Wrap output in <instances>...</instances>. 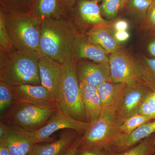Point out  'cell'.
I'll list each match as a JSON object with an SVG mask.
<instances>
[{
	"label": "cell",
	"mask_w": 155,
	"mask_h": 155,
	"mask_svg": "<svg viewBox=\"0 0 155 155\" xmlns=\"http://www.w3.org/2000/svg\"><path fill=\"white\" fill-rule=\"evenodd\" d=\"M38 52L16 51L8 53L0 51V81L11 86L22 84L41 85Z\"/></svg>",
	"instance_id": "obj_1"
},
{
	"label": "cell",
	"mask_w": 155,
	"mask_h": 155,
	"mask_svg": "<svg viewBox=\"0 0 155 155\" xmlns=\"http://www.w3.org/2000/svg\"><path fill=\"white\" fill-rule=\"evenodd\" d=\"M76 30L69 19H48L43 21L38 53L63 64L70 54Z\"/></svg>",
	"instance_id": "obj_2"
},
{
	"label": "cell",
	"mask_w": 155,
	"mask_h": 155,
	"mask_svg": "<svg viewBox=\"0 0 155 155\" xmlns=\"http://www.w3.org/2000/svg\"><path fill=\"white\" fill-rule=\"evenodd\" d=\"M9 37L17 51L38 52L41 23L31 12L0 8Z\"/></svg>",
	"instance_id": "obj_3"
},
{
	"label": "cell",
	"mask_w": 155,
	"mask_h": 155,
	"mask_svg": "<svg viewBox=\"0 0 155 155\" xmlns=\"http://www.w3.org/2000/svg\"><path fill=\"white\" fill-rule=\"evenodd\" d=\"M63 64V77L57 99V110L73 119L87 122L75 61L70 54Z\"/></svg>",
	"instance_id": "obj_4"
},
{
	"label": "cell",
	"mask_w": 155,
	"mask_h": 155,
	"mask_svg": "<svg viewBox=\"0 0 155 155\" xmlns=\"http://www.w3.org/2000/svg\"><path fill=\"white\" fill-rule=\"evenodd\" d=\"M57 110L55 106L35 105L17 102L1 116V121L14 128L33 131L45 125Z\"/></svg>",
	"instance_id": "obj_5"
},
{
	"label": "cell",
	"mask_w": 155,
	"mask_h": 155,
	"mask_svg": "<svg viewBox=\"0 0 155 155\" xmlns=\"http://www.w3.org/2000/svg\"><path fill=\"white\" fill-rule=\"evenodd\" d=\"M119 105L102 109L98 118L91 122L86 131L81 135L79 147H104L114 139L120 132L115 119Z\"/></svg>",
	"instance_id": "obj_6"
},
{
	"label": "cell",
	"mask_w": 155,
	"mask_h": 155,
	"mask_svg": "<svg viewBox=\"0 0 155 155\" xmlns=\"http://www.w3.org/2000/svg\"><path fill=\"white\" fill-rule=\"evenodd\" d=\"M90 123L78 121L62 111L57 110L45 125L37 130L26 131L15 128L35 144L54 141V139H53L51 136L57 131L63 129H72L82 135L88 128Z\"/></svg>",
	"instance_id": "obj_7"
},
{
	"label": "cell",
	"mask_w": 155,
	"mask_h": 155,
	"mask_svg": "<svg viewBox=\"0 0 155 155\" xmlns=\"http://www.w3.org/2000/svg\"><path fill=\"white\" fill-rule=\"evenodd\" d=\"M97 3L94 0H76L69 19L76 31L85 33L96 27L114 24L103 18Z\"/></svg>",
	"instance_id": "obj_8"
},
{
	"label": "cell",
	"mask_w": 155,
	"mask_h": 155,
	"mask_svg": "<svg viewBox=\"0 0 155 155\" xmlns=\"http://www.w3.org/2000/svg\"><path fill=\"white\" fill-rule=\"evenodd\" d=\"M151 91L142 80L127 84L123 97L116 110L115 119L118 127L127 118L138 114L146 97Z\"/></svg>",
	"instance_id": "obj_9"
},
{
	"label": "cell",
	"mask_w": 155,
	"mask_h": 155,
	"mask_svg": "<svg viewBox=\"0 0 155 155\" xmlns=\"http://www.w3.org/2000/svg\"><path fill=\"white\" fill-rule=\"evenodd\" d=\"M109 65L113 81L128 84L142 80L135 59L122 48L109 56Z\"/></svg>",
	"instance_id": "obj_10"
},
{
	"label": "cell",
	"mask_w": 155,
	"mask_h": 155,
	"mask_svg": "<svg viewBox=\"0 0 155 155\" xmlns=\"http://www.w3.org/2000/svg\"><path fill=\"white\" fill-rule=\"evenodd\" d=\"M108 54L102 48L89 40L86 34L76 31L70 51V55L73 59H88L96 63H109Z\"/></svg>",
	"instance_id": "obj_11"
},
{
	"label": "cell",
	"mask_w": 155,
	"mask_h": 155,
	"mask_svg": "<svg viewBox=\"0 0 155 155\" xmlns=\"http://www.w3.org/2000/svg\"><path fill=\"white\" fill-rule=\"evenodd\" d=\"M75 61L79 82H84L97 87L104 82L112 81L109 63H92L84 60Z\"/></svg>",
	"instance_id": "obj_12"
},
{
	"label": "cell",
	"mask_w": 155,
	"mask_h": 155,
	"mask_svg": "<svg viewBox=\"0 0 155 155\" xmlns=\"http://www.w3.org/2000/svg\"><path fill=\"white\" fill-rule=\"evenodd\" d=\"M38 66L41 85L57 102L63 77V64L51 58L41 57L39 60Z\"/></svg>",
	"instance_id": "obj_13"
},
{
	"label": "cell",
	"mask_w": 155,
	"mask_h": 155,
	"mask_svg": "<svg viewBox=\"0 0 155 155\" xmlns=\"http://www.w3.org/2000/svg\"><path fill=\"white\" fill-rule=\"evenodd\" d=\"M155 132V121L140 126L130 133L119 132L114 139L104 147L112 154L122 152L135 146Z\"/></svg>",
	"instance_id": "obj_14"
},
{
	"label": "cell",
	"mask_w": 155,
	"mask_h": 155,
	"mask_svg": "<svg viewBox=\"0 0 155 155\" xmlns=\"http://www.w3.org/2000/svg\"><path fill=\"white\" fill-rule=\"evenodd\" d=\"M17 102L38 106H55L57 102L41 85L22 84L11 86Z\"/></svg>",
	"instance_id": "obj_15"
},
{
	"label": "cell",
	"mask_w": 155,
	"mask_h": 155,
	"mask_svg": "<svg viewBox=\"0 0 155 155\" xmlns=\"http://www.w3.org/2000/svg\"><path fill=\"white\" fill-rule=\"evenodd\" d=\"M80 134L72 129H63L58 140L34 144L27 155H62Z\"/></svg>",
	"instance_id": "obj_16"
},
{
	"label": "cell",
	"mask_w": 155,
	"mask_h": 155,
	"mask_svg": "<svg viewBox=\"0 0 155 155\" xmlns=\"http://www.w3.org/2000/svg\"><path fill=\"white\" fill-rule=\"evenodd\" d=\"M31 12L41 23L48 19H69L62 0H34Z\"/></svg>",
	"instance_id": "obj_17"
},
{
	"label": "cell",
	"mask_w": 155,
	"mask_h": 155,
	"mask_svg": "<svg viewBox=\"0 0 155 155\" xmlns=\"http://www.w3.org/2000/svg\"><path fill=\"white\" fill-rule=\"evenodd\" d=\"M79 86L86 122H94L98 118L102 110L97 88L84 82H79Z\"/></svg>",
	"instance_id": "obj_18"
},
{
	"label": "cell",
	"mask_w": 155,
	"mask_h": 155,
	"mask_svg": "<svg viewBox=\"0 0 155 155\" xmlns=\"http://www.w3.org/2000/svg\"><path fill=\"white\" fill-rule=\"evenodd\" d=\"M114 24L92 28L85 33L89 40L102 48L108 54L116 51L121 48L115 37Z\"/></svg>",
	"instance_id": "obj_19"
},
{
	"label": "cell",
	"mask_w": 155,
	"mask_h": 155,
	"mask_svg": "<svg viewBox=\"0 0 155 155\" xmlns=\"http://www.w3.org/2000/svg\"><path fill=\"white\" fill-rule=\"evenodd\" d=\"M8 133L0 137L8 147L11 155H27L34 145L16 128L10 126Z\"/></svg>",
	"instance_id": "obj_20"
},
{
	"label": "cell",
	"mask_w": 155,
	"mask_h": 155,
	"mask_svg": "<svg viewBox=\"0 0 155 155\" xmlns=\"http://www.w3.org/2000/svg\"><path fill=\"white\" fill-rule=\"evenodd\" d=\"M126 84L111 81L104 82L97 87L102 109L119 104L124 94Z\"/></svg>",
	"instance_id": "obj_21"
},
{
	"label": "cell",
	"mask_w": 155,
	"mask_h": 155,
	"mask_svg": "<svg viewBox=\"0 0 155 155\" xmlns=\"http://www.w3.org/2000/svg\"><path fill=\"white\" fill-rule=\"evenodd\" d=\"M136 61L142 81L151 91L155 92V58L143 57Z\"/></svg>",
	"instance_id": "obj_22"
},
{
	"label": "cell",
	"mask_w": 155,
	"mask_h": 155,
	"mask_svg": "<svg viewBox=\"0 0 155 155\" xmlns=\"http://www.w3.org/2000/svg\"><path fill=\"white\" fill-rule=\"evenodd\" d=\"M113 155H155V135L145 138L129 149Z\"/></svg>",
	"instance_id": "obj_23"
},
{
	"label": "cell",
	"mask_w": 155,
	"mask_h": 155,
	"mask_svg": "<svg viewBox=\"0 0 155 155\" xmlns=\"http://www.w3.org/2000/svg\"><path fill=\"white\" fill-rule=\"evenodd\" d=\"M17 102L11 85L0 81V115L7 113Z\"/></svg>",
	"instance_id": "obj_24"
},
{
	"label": "cell",
	"mask_w": 155,
	"mask_h": 155,
	"mask_svg": "<svg viewBox=\"0 0 155 155\" xmlns=\"http://www.w3.org/2000/svg\"><path fill=\"white\" fill-rule=\"evenodd\" d=\"M152 118L142 114H137L127 118L119 127L121 133L128 134L146 123L152 120Z\"/></svg>",
	"instance_id": "obj_25"
},
{
	"label": "cell",
	"mask_w": 155,
	"mask_h": 155,
	"mask_svg": "<svg viewBox=\"0 0 155 155\" xmlns=\"http://www.w3.org/2000/svg\"><path fill=\"white\" fill-rule=\"evenodd\" d=\"M152 2L151 0H128L127 4L130 13L142 21Z\"/></svg>",
	"instance_id": "obj_26"
},
{
	"label": "cell",
	"mask_w": 155,
	"mask_h": 155,
	"mask_svg": "<svg viewBox=\"0 0 155 155\" xmlns=\"http://www.w3.org/2000/svg\"><path fill=\"white\" fill-rule=\"evenodd\" d=\"M16 50L6 29L2 12L0 11V51L10 53Z\"/></svg>",
	"instance_id": "obj_27"
},
{
	"label": "cell",
	"mask_w": 155,
	"mask_h": 155,
	"mask_svg": "<svg viewBox=\"0 0 155 155\" xmlns=\"http://www.w3.org/2000/svg\"><path fill=\"white\" fill-rule=\"evenodd\" d=\"M121 8V0H104L100 7L101 13L108 19H114Z\"/></svg>",
	"instance_id": "obj_28"
},
{
	"label": "cell",
	"mask_w": 155,
	"mask_h": 155,
	"mask_svg": "<svg viewBox=\"0 0 155 155\" xmlns=\"http://www.w3.org/2000/svg\"><path fill=\"white\" fill-rule=\"evenodd\" d=\"M34 0H0V8L30 11Z\"/></svg>",
	"instance_id": "obj_29"
},
{
	"label": "cell",
	"mask_w": 155,
	"mask_h": 155,
	"mask_svg": "<svg viewBox=\"0 0 155 155\" xmlns=\"http://www.w3.org/2000/svg\"><path fill=\"white\" fill-rule=\"evenodd\" d=\"M140 27L141 29L152 31L155 34V0L152 2Z\"/></svg>",
	"instance_id": "obj_30"
},
{
	"label": "cell",
	"mask_w": 155,
	"mask_h": 155,
	"mask_svg": "<svg viewBox=\"0 0 155 155\" xmlns=\"http://www.w3.org/2000/svg\"><path fill=\"white\" fill-rule=\"evenodd\" d=\"M104 147L91 146L79 147L76 155H113Z\"/></svg>",
	"instance_id": "obj_31"
},
{
	"label": "cell",
	"mask_w": 155,
	"mask_h": 155,
	"mask_svg": "<svg viewBox=\"0 0 155 155\" xmlns=\"http://www.w3.org/2000/svg\"><path fill=\"white\" fill-rule=\"evenodd\" d=\"M138 113L155 119V107L143 102L139 109Z\"/></svg>",
	"instance_id": "obj_32"
},
{
	"label": "cell",
	"mask_w": 155,
	"mask_h": 155,
	"mask_svg": "<svg viewBox=\"0 0 155 155\" xmlns=\"http://www.w3.org/2000/svg\"><path fill=\"white\" fill-rule=\"evenodd\" d=\"M81 134H80L75 139L71 146L62 155H76L78 147L80 144Z\"/></svg>",
	"instance_id": "obj_33"
},
{
	"label": "cell",
	"mask_w": 155,
	"mask_h": 155,
	"mask_svg": "<svg viewBox=\"0 0 155 155\" xmlns=\"http://www.w3.org/2000/svg\"><path fill=\"white\" fill-rule=\"evenodd\" d=\"M114 28L115 31H126L129 28V24L126 20L120 19L114 22Z\"/></svg>",
	"instance_id": "obj_34"
},
{
	"label": "cell",
	"mask_w": 155,
	"mask_h": 155,
	"mask_svg": "<svg viewBox=\"0 0 155 155\" xmlns=\"http://www.w3.org/2000/svg\"><path fill=\"white\" fill-rule=\"evenodd\" d=\"M115 37L116 40L119 43L127 41L130 38V34L126 31H115Z\"/></svg>",
	"instance_id": "obj_35"
},
{
	"label": "cell",
	"mask_w": 155,
	"mask_h": 155,
	"mask_svg": "<svg viewBox=\"0 0 155 155\" xmlns=\"http://www.w3.org/2000/svg\"><path fill=\"white\" fill-rule=\"evenodd\" d=\"M62 1L64 8L69 17L72 9L76 3V0H62Z\"/></svg>",
	"instance_id": "obj_36"
},
{
	"label": "cell",
	"mask_w": 155,
	"mask_h": 155,
	"mask_svg": "<svg viewBox=\"0 0 155 155\" xmlns=\"http://www.w3.org/2000/svg\"><path fill=\"white\" fill-rule=\"evenodd\" d=\"M144 102L148 103L150 104L155 107V92L150 91L144 100Z\"/></svg>",
	"instance_id": "obj_37"
},
{
	"label": "cell",
	"mask_w": 155,
	"mask_h": 155,
	"mask_svg": "<svg viewBox=\"0 0 155 155\" xmlns=\"http://www.w3.org/2000/svg\"><path fill=\"white\" fill-rule=\"evenodd\" d=\"M10 126L3 121H0V137H2L8 133L10 129Z\"/></svg>",
	"instance_id": "obj_38"
},
{
	"label": "cell",
	"mask_w": 155,
	"mask_h": 155,
	"mask_svg": "<svg viewBox=\"0 0 155 155\" xmlns=\"http://www.w3.org/2000/svg\"><path fill=\"white\" fill-rule=\"evenodd\" d=\"M147 49L150 54L155 58V37L149 43Z\"/></svg>",
	"instance_id": "obj_39"
},
{
	"label": "cell",
	"mask_w": 155,
	"mask_h": 155,
	"mask_svg": "<svg viewBox=\"0 0 155 155\" xmlns=\"http://www.w3.org/2000/svg\"><path fill=\"white\" fill-rule=\"evenodd\" d=\"M0 155H11L8 147L2 142L0 141Z\"/></svg>",
	"instance_id": "obj_40"
},
{
	"label": "cell",
	"mask_w": 155,
	"mask_h": 155,
	"mask_svg": "<svg viewBox=\"0 0 155 155\" xmlns=\"http://www.w3.org/2000/svg\"><path fill=\"white\" fill-rule=\"evenodd\" d=\"M128 0H121V8H120V10H122L124 9L125 6L126 5V4Z\"/></svg>",
	"instance_id": "obj_41"
},
{
	"label": "cell",
	"mask_w": 155,
	"mask_h": 155,
	"mask_svg": "<svg viewBox=\"0 0 155 155\" xmlns=\"http://www.w3.org/2000/svg\"><path fill=\"white\" fill-rule=\"evenodd\" d=\"M95 1L97 2H103L104 0H94Z\"/></svg>",
	"instance_id": "obj_42"
},
{
	"label": "cell",
	"mask_w": 155,
	"mask_h": 155,
	"mask_svg": "<svg viewBox=\"0 0 155 155\" xmlns=\"http://www.w3.org/2000/svg\"><path fill=\"white\" fill-rule=\"evenodd\" d=\"M151 1H153V0H151Z\"/></svg>",
	"instance_id": "obj_43"
},
{
	"label": "cell",
	"mask_w": 155,
	"mask_h": 155,
	"mask_svg": "<svg viewBox=\"0 0 155 155\" xmlns=\"http://www.w3.org/2000/svg\"></svg>",
	"instance_id": "obj_44"
}]
</instances>
